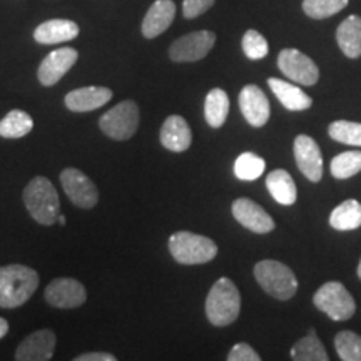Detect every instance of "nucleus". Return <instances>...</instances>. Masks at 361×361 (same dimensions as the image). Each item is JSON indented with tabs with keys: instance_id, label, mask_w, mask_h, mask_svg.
<instances>
[{
	"instance_id": "obj_1",
	"label": "nucleus",
	"mask_w": 361,
	"mask_h": 361,
	"mask_svg": "<svg viewBox=\"0 0 361 361\" xmlns=\"http://www.w3.org/2000/svg\"><path fill=\"white\" fill-rule=\"evenodd\" d=\"M39 286L37 271L24 264L0 268V308L12 310L25 305Z\"/></svg>"
},
{
	"instance_id": "obj_2",
	"label": "nucleus",
	"mask_w": 361,
	"mask_h": 361,
	"mask_svg": "<svg viewBox=\"0 0 361 361\" xmlns=\"http://www.w3.org/2000/svg\"><path fill=\"white\" fill-rule=\"evenodd\" d=\"M241 296L229 278H219L206 298V316L214 326H228L238 319Z\"/></svg>"
},
{
	"instance_id": "obj_3",
	"label": "nucleus",
	"mask_w": 361,
	"mask_h": 361,
	"mask_svg": "<svg viewBox=\"0 0 361 361\" xmlns=\"http://www.w3.org/2000/svg\"><path fill=\"white\" fill-rule=\"evenodd\" d=\"M24 202L29 214L39 224L52 226L59 219V194L47 178L37 176L24 189Z\"/></svg>"
},
{
	"instance_id": "obj_4",
	"label": "nucleus",
	"mask_w": 361,
	"mask_h": 361,
	"mask_svg": "<svg viewBox=\"0 0 361 361\" xmlns=\"http://www.w3.org/2000/svg\"><path fill=\"white\" fill-rule=\"evenodd\" d=\"M255 278L269 296L288 301L296 295L298 279L286 264L276 259H263L255 266Z\"/></svg>"
},
{
	"instance_id": "obj_5",
	"label": "nucleus",
	"mask_w": 361,
	"mask_h": 361,
	"mask_svg": "<svg viewBox=\"0 0 361 361\" xmlns=\"http://www.w3.org/2000/svg\"><path fill=\"white\" fill-rule=\"evenodd\" d=\"M169 252L179 264H204L218 255L213 239L189 231H178L169 238Z\"/></svg>"
},
{
	"instance_id": "obj_6",
	"label": "nucleus",
	"mask_w": 361,
	"mask_h": 361,
	"mask_svg": "<svg viewBox=\"0 0 361 361\" xmlns=\"http://www.w3.org/2000/svg\"><path fill=\"white\" fill-rule=\"evenodd\" d=\"M139 121V107L134 101H123L102 114L99 119V128L107 137L114 139V141H128L137 133Z\"/></svg>"
},
{
	"instance_id": "obj_7",
	"label": "nucleus",
	"mask_w": 361,
	"mask_h": 361,
	"mask_svg": "<svg viewBox=\"0 0 361 361\" xmlns=\"http://www.w3.org/2000/svg\"><path fill=\"white\" fill-rule=\"evenodd\" d=\"M313 303L316 308L326 313L335 322H346L356 311V303L351 293L338 281L324 283L314 293Z\"/></svg>"
},
{
	"instance_id": "obj_8",
	"label": "nucleus",
	"mask_w": 361,
	"mask_h": 361,
	"mask_svg": "<svg viewBox=\"0 0 361 361\" xmlns=\"http://www.w3.org/2000/svg\"><path fill=\"white\" fill-rule=\"evenodd\" d=\"M216 42V34L211 30H197L176 39L169 47V57L174 62H196L209 54Z\"/></svg>"
},
{
	"instance_id": "obj_9",
	"label": "nucleus",
	"mask_w": 361,
	"mask_h": 361,
	"mask_svg": "<svg viewBox=\"0 0 361 361\" xmlns=\"http://www.w3.org/2000/svg\"><path fill=\"white\" fill-rule=\"evenodd\" d=\"M279 71L301 85H314L319 79V69L308 56L296 49H283L278 56Z\"/></svg>"
},
{
	"instance_id": "obj_10",
	"label": "nucleus",
	"mask_w": 361,
	"mask_h": 361,
	"mask_svg": "<svg viewBox=\"0 0 361 361\" xmlns=\"http://www.w3.org/2000/svg\"><path fill=\"white\" fill-rule=\"evenodd\" d=\"M61 183L67 197L72 201V204L82 207V209H92L97 204L99 191L96 184L82 171L75 168H66L61 173Z\"/></svg>"
},
{
	"instance_id": "obj_11",
	"label": "nucleus",
	"mask_w": 361,
	"mask_h": 361,
	"mask_svg": "<svg viewBox=\"0 0 361 361\" xmlns=\"http://www.w3.org/2000/svg\"><path fill=\"white\" fill-rule=\"evenodd\" d=\"M45 301L54 308L72 310L82 306L87 301V291L84 284L74 278H57L45 288Z\"/></svg>"
},
{
	"instance_id": "obj_12",
	"label": "nucleus",
	"mask_w": 361,
	"mask_h": 361,
	"mask_svg": "<svg viewBox=\"0 0 361 361\" xmlns=\"http://www.w3.org/2000/svg\"><path fill=\"white\" fill-rule=\"evenodd\" d=\"M78 59L79 52L72 47H61L52 51L40 62L37 71L39 82L45 85V87L56 85L74 67Z\"/></svg>"
},
{
	"instance_id": "obj_13",
	"label": "nucleus",
	"mask_w": 361,
	"mask_h": 361,
	"mask_svg": "<svg viewBox=\"0 0 361 361\" xmlns=\"http://www.w3.org/2000/svg\"><path fill=\"white\" fill-rule=\"evenodd\" d=\"M295 159L298 169L310 179L311 183H318L323 178V157L319 146L310 135H298L295 139Z\"/></svg>"
},
{
	"instance_id": "obj_14",
	"label": "nucleus",
	"mask_w": 361,
	"mask_h": 361,
	"mask_svg": "<svg viewBox=\"0 0 361 361\" xmlns=\"http://www.w3.org/2000/svg\"><path fill=\"white\" fill-rule=\"evenodd\" d=\"M238 102L243 116H245V119L252 128H263L269 121V101L258 85L250 84L246 87H243L241 92H239Z\"/></svg>"
},
{
	"instance_id": "obj_15",
	"label": "nucleus",
	"mask_w": 361,
	"mask_h": 361,
	"mask_svg": "<svg viewBox=\"0 0 361 361\" xmlns=\"http://www.w3.org/2000/svg\"><path fill=\"white\" fill-rule=\"evenodd\" d=\"M233 216L239 224L256 234H266L274 229V221L259 204L247 197H239L233 202Z\"/></svg>"
},
{
	"instance_id": "obj_16",
	"label": "nucleus",
	"mask_w": 361,
	"mask_h": 361,
	"mask_svg": "<svg viewBox=\"0 0 361 361\" xmlns=\"http://www.w3.org/2000/svg\"><path fill=\"white\" fill-rule=\"evenodd\" d=\"M57 338L51 329H39L20 343L16 351L17 361H47L54 356Z\"/></svg>"
},
{
	"instance_id": "obj_17",
	"label": "nucleus",
	"mask_w": 361,
	"mask_h": 361,
	"mask_svg": "<svg viewBox=\"0 0 361 361\" xmlns=\"http://www.w3.org/2000/svg\"><path fill=\"white\" fill-rule=\"evenodd\" d=\"M112 99V90L107 87H97V85H89V87H80L71 90L66 96V106L72 112H89L96 111L99 107L106 106Z\"/></svg>"
},
{
	"instance_id": "obj_18",
	"label": "nucleus",
	"mask_w": 361,
	"mask_h": 361,
	"mask_svg": "<svg viewBox=\"0 0 361 361\" xmlns=\"http://www.w3.org/2000/svg\"><path fill=\"white\" fill-rule=\"evenodd\" d=\"M176 16V4L173 0H156L142 20V35L146 39H156L157 35L169 29Z\"/></svg>"
},
{
	"instance_id": "obj_19",
	"label": "nucleus",
	"mask_w": 361,
	"mask_h": 361,
	"mask_svg": "<svg viewBox=\"0 0 361 361\" xmlns=\"http://www.w3.org/2000/svg\"><path fill=\"white\" fill-rule=\"evenodd\" d=\"M161 144L171 152L188 151L192 142V133L186 119L180 116H169L164 121L159 134Z\"/></svg>"
},
{
	"instance_id": "obj_20",
	"label": "nucleus",
	"mask_w": 361,
	"mask_h": 361,
	"mask_svg": "<svg viewBox=\"0 0 361 361\" xmlns=\"http://www.w3.org/2000/svg\"><path fill=\"white\" fill-rule=\"evenodd\" d=\"M79 35V25L67 19H52L40 24L34 30L35 42L42 45H54L69 42Z\"/></svg>"
},
{
	"instance_id": "obj_21",
	"label": "nucleus",
	"mask_w": 361,
	"mask_h": 361,
	"mask_svg": "<svg viewBox=\"0 0 361 361\" xmlns=\"http://www.w3.org/2000/svg\"><path fill=\"white\" fill-rule=\"evenodd\" d=\"M268 85L273 90L274 96L278 97V101L286 107L288 111H306L313 106V99L305 92L303 89L296 87L286 80L271 78L268 79Z\"/></svg>"
},
{
	"instance_id": "obj_22",
	"label": "nucleus",
	"mask_w": 361,
	"mask_h": 361,
	"mask_svg": "<svg viewBox=\"0 0 361 361\" xmlns=\"http://www.w3.org/2000/svg\"><path fill=\"white\" fill-rule=\"evenodd\" d=\"M336 42L350 59L361 56V17L350 16L336 29Z\"/></svg>"
},
{
	"instance_id": "obj_23",
	"label": "nucleus",
	"mask_w": 361,
	"mask_h": 361,
	"mask_svg": "<svg viewBox=\"0 0 361 361\" xmlns=\"http://www.w3.org/2000/svg\"><path fill=\"white\" fill-rule=\"evenodd\" d=\"M266 188L273 200L283 206H293L296 202L298 191L291 174L284 169H276L266 178Z\"/></svg>"
},
{
	"instance_id": "obj_24",
	"label": "nucleus",
	"mask_w": 361,
	"mask_h": 361,
	"mask_svg": "<svg viewBox=\"0 0 361 361\" xmlns=\"http://www.w3.org/2000/svg\"><path fill=\"white\" fill-rule=\"evenodd\" d=\"M329 224L336 231H353L361 226V204L356 200H346L333 209Z\"/></svg>"
},
{
	"instance_id": "obj_25",
	"label": "nucleus",
	"mask_w": 361,
	"mask_h": 361,
	"mask_svg": "<svg viewBox=\"0 0 361 361\" xmlns=\"http://www.w3.org/2000/svg\"><path fill=\"white\" fill-rule=\"evenodd\" d=\"M229 114V97L223 89H213L206 96L204 117L211 128L218 129L226 123Z\"/></svg>"
},
{
	"instance_id": "obj_26",
	"label": "nucleus",
	"mask_w": 361,
	"mask_h": 361,
	"mask_svg": "<svg viewBox=\"0 0 361 361\" xmlns=\"http://www.w3.org/2000/svg\"><path fill=\"white\" fill-rule=\"evenodd\" d=\"M291 358L296 361H326L329 356L323 343L316 336L314 329H311L310 335L295 343V346L291 348Z\"/></svg>"
},
{
	"instance_id": "obj_27",
	"label": "nucleus",
	"mask_w": 361,
	"mask_h": 361,
	"mask_svg": "<svg viewBox=\"0 0 361 361\" xmlns=\"http://www.w3.org/2000/svg\"><path fill=\"white\" fill-rule=\"evenodd\" d=\"M34 121L24 111H11L0 121V137L20 139L32 130Z\"/></svg>"
},
{
	"instance_id": "obj_28",
	"label": "nucleus",
	"mask_w": 361,
	"mask_h": 361,
	"mask_svg": "<svg viewBox=\"0 0 361 361\" xmlns=\"http://www.w3.org/2000/svg\"><path fill=\"white\" fill-rule=\"evenodd\" d=\"M361 171V151H346L333 157L331 174L336 179H350Z\"/></svg>"
},
{
	"instance_id": "obj_29",
	"label": "nucleus",
	"mask_w": 361,
	"mask_h": 361,
	"mask_svg": "<svg viewBox=\"0 0 361 361\" xmlns=\"http://www.w3.org/2000/svg\"><path fill=\"white\" fill-rule=\"evenodd\" d=\"M266 162L263 157L252 154V152H243L234 162V174L241 180H255L263 176Z\"/></svg>"
},
{
	"instance_id": "obj_30",
	"label": "nucleus",
	"mask_w": 361,
	"mask_h": 361,
	"mask_svg": "<svg viewBox=\"0 0 361 361\" xmlns=\"http://www.w3.org/2000/svg\"><path fill=\"white\" fill-rule=\"evenodd\" d=\"M348 6V0H303V11L314 20L328 19Z\"/></svg>"
},
{
	"instance_id": "obj_31",
	"label": "nucleus",
	"mask_w": 361,
	"mask_h": 361,
	"mask_svg": "<svg viewBox=\"0 0 361 361\" xmlns=\"http://www.w3.org/2000/svg\"><path fill=\"white\" fill-rule=\"evenodd\" d=\"M328 134L333 141L361 147V124L351 121H335L329 124Z\"/></svg>"
},
{
	"instance_id": "obj_32",
	"label": "nucleus",
	"mask_w": 361,
	"mask_h": 361,
	"mask_svg": "<svg viewBox=\"0 0 361 361\" xmlns=\"http://www.w3.org/2000/svg\"><path fill=\"white\" fill-rule=\"evenodd\" d=\"M338 355L343 361H361V336L353 331H340L335 338Z\"/></svg>"
},
{
	"instance_id": "obj_33",
	"label": "nucleus",
	"mask_w": 361,
	"mask_h": 361,
	"mask_svg": "<svg viewBox=\"0 0 361 361\" xmlns=\"http://www.w3.org/2000/svg\"><path fill=\"white\" fill-rule=\"evenodd\" d=\"M243 52L247 59L251 61H261L268 56L269 47L268 40H266L263 35H261L258 30L250 29L243 37Z\"/></svg>"
},
{
	"instance_id": "obj_34",
	"label": "nucleus",
	"mask_w": 361,
	"mask_h": 361,
	"mask_svg": "<svg viewBox=\"0 0 361 361\" xmlns=\"http://www.w3.org/2000/svg\"><path fill=\"white\" fill-rule=\"evenodd\" d=\"M214 0H184L183 16L186 19H196L213 7Z\"/></svg>"
},
{
	"instance_id": "obj_35",
	"label": "nucleus",
	"mask_w": 361,
	"mask_h": 361,
	"mask_svg": "<svg viewBox=\"0 0 361 361\" xmlns=\"http://www.w3.org/2000/svg\"><path fill=\"white\" fill-rule=\"evenodd\" d=\"M261 356L247 343L234 345L228 355V361H259Z\"/></svg>"
},
{
	"instance_id": "obj_36",
	"label": "nucleus",
	"mask_w": 361,
	"mask_h": 361,
	"mask_svg": "<svg viewBox=\"0 0 361 361\" xmlns=\"http://www.w3.org/2000/svg\"><path fill=\"white\" fill-rule=\"evenodd\" d=\"M117 358L111 353H84L75 358V361H116Z\"/></svg>"
},
{
	"instance_id": "obj_37",
	"label": "nucleus",
	"mask_w": 361,
	"mask_h": 361,
	"mask_svg": "<svg viewBox=\"0 0 361 361\" xmlns=\"http://www.w3.org/2000/svg\"><path fill=\"white\" fill-rule=\"evenodd\" d=\"M8 333V323L4 318H0V340Z\"/></svg>"
},
{
	"instance_id": "obj_38",
	"label": "nucleus",
	"mask_w": 361,
	"mask_h": 361,
	"mask_svg": "<svg viewBox=\"0 0 361 361\" xmlns=\"http://www.w3.org/2000/svg\"><path fill=\"white\" fill-rule=\"evenodd\" d=\"M57 221H59V223H61L62 226H64V224H66V216H59Z\"/></svg>"
},
{
	"instance_id": "obj_39",
	"label": "nucleus",
	"mask_w": 361,
	"mask_h": 361,
	"mask_svg": "<svg viewBox=\"0 0 361 361\" xmlns=\"http://www.w3.org/2000/svg\"><path fill=\"white\" fill-rule=\"evenodd\" d=\"M358 276L361 279V259H360V264H358Z\"/></svg>"
}]
</instances>
